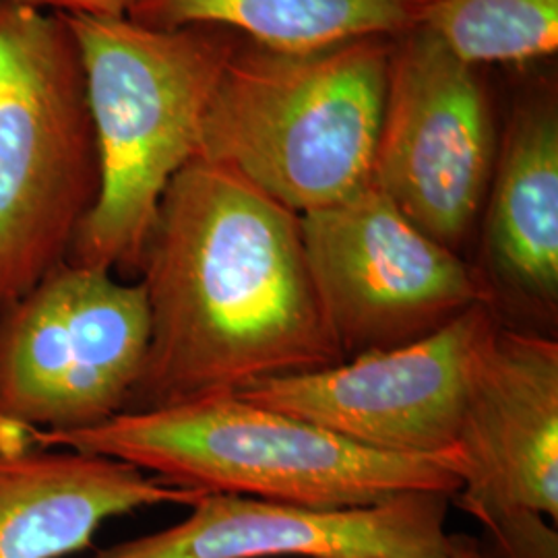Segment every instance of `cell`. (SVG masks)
<instances>
[{"instance_id":"6da1fadb","label":"cell","mask_w":558,"mask_h":558,"mask_svg":"<svg viewBox=\"0 0 558 558\" xmlns=\"http://www.w3.org/2000/svg\"><path fill=\"white\" fill-rule=\"evenodd\" d=\"M149 345L124 412L236 396L343 362L300 216L216 161L170 180L143 248Z\"/></svg>"},{"instance_id":"7a4b0ae2","label":"cell","mask_w":558,"mask_h":558,"mask_svg":"<svg viewBox=\"0 0 558 558\" xmlns=\"http://www.w3.org/2000/svg\"><path fill=\"white\" fill-rule=\"evenodd\" d=\"M27 447L119 459L182 488L308 509H354L410 493L456 497L465 458L398 456L339 439L239 396L122 412L80 433L29 430Z\"/></svg>"},{"instance_id":"3957f363","label":"cell","mask_w":558,"mask_h":558,"mask_svg":"<svg viewBox=\"0 0 558 558\" xmlns=\"http://www.w3.org/2000/svg\"><path fill=\"white\" fill-rule=\"evenodd\" d=\"M66 21L80 44L101 172L66 263L140 278L161 195L199 156L203 119L240 36L209 25L149 29L126 17Z\"/></svg>"},{"instance_id":"277c9868","label":"cell","mask_w":558,"mask_h":558,"mask_svg":"<svg viewBox=\"0 0 558 558\" xmlns=\"http://www.w3.org/2000/svg\"><path fill=\"white\" fill-rule=\"evenodd\" d=\"M391 41L368 36L306 52L240 41L203 119L197 158L299 216L356 195L373 182Z\"/></svg>"},{"instance_id":"5b68a950","label":"cell","mask_w":558,"mask_h":558,"mask_svg":"<svg viewBox=\"0 0 558 558\" xmlns=\"http://www.w3.org/2000/svg\"><path fill=\"white\" fill-rule=\"evenodd\" d=\"M100 182L69 21L0 0V313L66 260Z\"/></svg>"},{"instance_id":"8992f818","label":"cell","mask_w":558,"mask_h":558,"mask_svg":"<svg viewBox=\"0 0 558 558\" xmlns=\"http://www.w3.org/2000/svg\"><path fill=\"white\" fill-rule=\"evenodd\" d=\"M149 345L145 288L62 263L0 313V451L124 412Z\"/></svg>"},{"instance_id":"52a82bcc","label":"cell","mask_w":558,"mask_h":558,"mask_svg":"<svg viewBox=\"0 0 558 558\" xmlns=\"http://www.w3.org/2000/svg\"><path fill=\"white\" fill-rule=\"evenodd\" d=\"M300 232L343 360L428 338L486 304L472 260L424 234L375 182L302 214Z\"/></svg>"},{"instance_id":"ba28073f","label":"cell","mask_w":558,"mask_h":558,"mask_svg":"<svg viewBox=\"0 0 558 558\" xmlns=\"http://www.w3.org/2000/svg\"><path fill=\"white\" fill-rule=\"evenodd\" d=\"M497 149L476 66L459 60L426 25L393 38L373 182L399 211L465 257Z\"/></svg>"},{"instance_id":"9c48e42d","label":"cell","mask_w":558,"mask_h":558,"mask_svg":"<svg viewBox=\"0 0 558 558\" xmlns=\"http://www.w3.org/2000/svg\"><path fill=\"white\" fill-rule=\"evenodd\" d=\"M495 323L478 304L414 343L260 380L236 396L383 453H453L474 364Z\"/></svg>"},{"instance_id":"30bf717a","label":"cell","mask_w":558,"mask_h":558,"mask_svg":"<svg viewBox=\"0 0 558 558\" xmlns=\"http://www.w3.org/2000/svg\"><path fill=\"white\" fill-rule=\"evenodd\" d=\"M451 499L500 544L558 521V338L495 323L480 348L459 433Z\"/></svg>"},{"instance_id":"8fae6325","label":"cell","mask_w":558,"mask_h":558,"mask_svg":"<svg viewBox=\"0 0 558 558\" xmlns=\"http://www.w3.org/2000/svg\"><path fill=\"white\" fill-rule=\"evenodd\" d=\"M449 495L410 493L354 509H308L242 495H203L172 527L89 558H445Z\"/></svg>"},{"instance_id":"7c38bea8","label":"cell","mask_w":558,"mask_h":558,"mask_svg":"<svg viewBox=\"0 0 558 558\" xmlns=\"http://www.w3.org/2000/svg\"><path fill=\"white\" fill-rule=\"evenodd\" d=\"M499 323L558 331V110L555 96L527 98L509 120L480 218L472 260Z\"/></svg>"},{"instance_id":"4fadbf2b","label":"cell","mask_w":558,"mask_h":558,"mask_svg":"<svg viewBox=\"0 0 558 558\" xmlns=\"http://www.w3.org/2000/svg\"><path fill=\"white\" fill-rule=\"evenodd\" d=\"M205 493L119 459L73 449L0 451V558H62L92 546L108 519L191 507Z\"/></svg>"},{"instance_id":"5bb4252c","label":"cell","mask_w":558,"mask_h":558,"mask_svg":"<svg viewBox=\"0 0 558 558\" xmlns=\"http://www.w3.org/2000/svg\"><path fill=\"white\" fill-rule=\"evenodd\" d=\"M430 0H137L126 20L149 29L221 27L279 52L319 50L422 25Z\"/></svg>"},{"instance_id":"9a60e30c","label":"cell","mask_w":558,"mask_h":558,"mask_svg":"<svg viewBox=\"0 0 558 558\" xmlns=\"http://www.w3.org/2000/svg\"><path fill=\"white\" fill-rule=\"evenodd\" d=\"M426 25L459 60L518 64L558 48V0H430Z\"/></svg>"},{"instance_id":"2e32d148","label":"cell","mask_w":558,"mask_h":558,"mask_svg":"<svg viewBox=\"0 0 558 558\" xmlns=\"http://www.w3.org/2000/svg\"><path fill=\"white\" fill-rule=\"evenodd\" d=\"M15 4L44 11V13H57L64 17H108L119 20L129 17L133 4L137 0H13Z\"/></svg>"},{"instance_id":"e0dca14e","label":"cell","mask_w":558,"mask_h":558,"mask_svg":"<svg viewBox=\"0 0 558 558\" xmlns=\"http://www.w3.org/2000/svg\"><path fill=\"white\" fill-rule=\"evenodd\" d=\"M445 558H493L488 555L486 546L480 539L472 538V536H463V534H456V542L453 548L449 550V555Z\"/></svg>"}]
</instances>
